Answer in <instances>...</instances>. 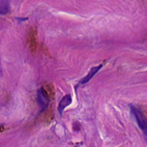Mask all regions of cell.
I'll use <instances>...</instances> for the list:
<instances>
[{"label": "cell", "instance_id": "3", "mask_svg": "<svg viewBox=\"0 0 147 147\" xmlns=\"http://www.w3.org/2000/svg\"><path fill=\"white\" fill-rule=\"evenodd\" d=\"M28 47L32 52H34L37 48V40H36V32L32 29L28 34L27 37Z\"/></svg>", "mask_w": 147, "mask_h": 147}, {"label": "cell", "instance_id": "2", "mask_svg": "<svg viewBox=\"0 0 147 147\" xmlns=\"http://www.w3.org/2000/svg\"><path fill=\"white\" fill-rule=\"evenodd\" d=\"M37 100L40 108V112H43L47 109L50 102L48 93L45 88L42 87L37 91Z\"/></svg>", "mask_w": 147, "mask_h": 147}, {"label": "cell", "instance_id": "6", "mask_svg": "<svg viewBox=\"0 0 147 147\" xmlns=\"http://www.w3.org/2000/svg\"><path fill=\"white\" fill-rule=\"evenodd\" d=\"M9 2L7 0L1 1V14H6L9 12Z\"/></svg>", "mask_w": 147, "mask_h": 147}, {"label": "cell", "instance_id": "1", "mask_svg": "<svg viewBox=\"0 0 147 147\" xmlns=\"http://www.w3.org/2000/svg\"><path fill=\"white\" fill-rule=\"evenodd\" d=\"M131 112L137 122L139 128L142 131L145 138L147 140V120L144 112L137 107L134 105L130 106Z\"/></svg>", "mask_w": 147, "mask_h": 147}, {"label": "cell", "instance_id": "5", "mask_svg": "<svg viewBox=\"0 0 147 147\" xmlns=\"http://www.w3.org/2000/svg\"><path fill=\"white\" fill-rule=\"evenodd\" d=\"M71 102H72V98L70 95H65V96L61 100H60V102H59L58 108H58L59 113L60 114V115L63 114L65 108L67 106H68Z\"/></svg>", "mask_w": 147, "mask_h": 147}, {"label": "cell", "instance_id": "4", "mask_svg": "<svg viewBox=\"0 0 147 147\" xmlns=\"http://www.w3.org/2000/svg\"><path fill=\"white\" fill-rule=\"evenodd\" d=\"M103 67V65L100 64L99 66H96V67H93L90 70V71L88 72L87 75H86L85 77H83V79H81V81L80 82V84H84L88 83L90 79H92V78L96 75V74H97L99 71L100 70V69Z\"/></svg>", "mask_w": 147, "mask_h": 147}]
</instances>
